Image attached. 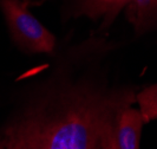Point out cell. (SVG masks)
I'll return each instance as SVG.
<instances>
[{
    "label": "cell",
    "instance_id": "7",
    "mask_svg": "<svg viewBox=\"0 0 157 149\" xmlns=\"http://www.w3.org/2000/svg\"><path fill=\"white\" fill-rule=\"evenodd\" d=\"M5 149H34L30 147L29 144H26L25 142L21 140H19L18 137H16L14 135L10 133V131H5V134L2 135V137L0 139Z\"/></svg>",
    "mask_w": 157,
    "mask_h": 149
},
{
    "label": "cell",
    "instance_id": "6",
    "mask_svg": "<svg viewBox=\"0 0 157 149\" xmlns=\"http://www.w3.org/2000/svg\"><path fill=\"white\" fill-rule=\"evenodd\" d=\"M144 123L157 118V84L143 89L136 96Z\"/></svg>",
    "mask_w": 157,
    "mask_h": 149
},
{
    "label": "cell",
    "instance_id": "8",
    "mask_svg": "<svg viewBox=\"0 0 157 149\" xmlns=\"http://www.w3.org/2000/svg\"><path fill=\"white\" fill-rule=\"evenodd\" d=\"M116 127L117 124L111 129L108 133L105 141H104V149H117V143H116Z\"/></svg>",
    "mask_w": 157,
    "mask_h": 149
},
{
    "label": "cell",
    "instance_id": "3",
    "mask_svg": "<svg viewBox=\"0 0 157 149\" xmlns=\"http://www.w3.org/2000/svg\"><path fill=\"white\" fill-rule=\"evenodd\" d=\"M143 124L144 121L140 110L130 107L123 110L116 127L117 149H140Z\"/></svg>",
    "mask_w": 157,
    "mask_h": 149
},
{
    "label": "cell",
    "instance_id": "2",
    "mask_svg": "<svg viewBox=\"0 0 157 149\" xmlns=\"http://www.w3.org/2000/svg\"><path fill=\"white\" fill-rule=\"evenodd\" d=\"M0 7L6 18L13 39L24 50L33 53L53 51L56 38L27 8V1L0 0Z\"/></svg>",
    "mask_w": 157,
    "mask_h": 149
},
{
    "label": "cell",
    "instance_id": "1",
    "mask_svg": "<svg viewBox=\"0 0 157 149\" xmlns=\"http://www.w3.org/2000/svg\"><path fill=\"white\" fill-rule=\"evenodd\" d=\"M134 102L131 90L71 94L53 109L37 110L7 131L34 149H104L108 133Z\"/></svg>",
    "mask_w": 157,
    "mask_h": 149
},
{
    "label": "cell",
    "instance_id": "5",
    "mask_svg": "<svg viewBox=\"0 0 157 149\" xmlns=\"http://www.w3.org/2000/svg\"><path fill=\"white\" fill-rule=\"evenodd\" d=\"M125 12L135 30L141 33L157 20V0H132Z\"/></svg>",
    "mask_w": 157,
    "mask_h": 149
},
{
    "label": "cell",
    "instance_id": "4",
    "mask_svg": "<svg viewBox=\"0 0 157 149\" xmlns=\"http://www.w3.org/2000/svg\"><path fill=\"white\" fill-rule=\"evenodd\" d=\"M132 0H76L77 11L91 19H103L110 24L118 13L128 7Z\"/></svg>",
    "mask_w": 157,
    "mask_h": 149
},
{
    "label": "cell",
    "instance_id": "9",
    "mask_svg": "<svg viewBox=\"0 0 157 149\" xmlns=\"http://www.w3.org/2000/svg\"><path fill=\"white\" fill-rule=\"evenodd\" d=\"M0 149H5V147H4V144H2L1 140H0Z\"/></svg>",
    "mask_w": 157,
    "mask_h": 149
}]
</instances>
